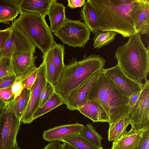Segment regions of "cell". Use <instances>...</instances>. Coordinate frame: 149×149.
Returning a JSON list of instances; mask_svg holds the SVG:
<instances>
[{
    "label": "cell",
    "instance_id": "1",
    "mask_svg": "<svg viewBox=\"0 0 149 149\" xmlns=\"http://www.w3.org/2000/svg\"><path fill=\"white\" fill-rule=\"evenodd\" d=\"M98 15L99 30L112 31L123 38L136 33L130 11L135 0H88Z\"/></svg>",
    "mask_w": 149,
    "mask_h": 149
},
{
    "label": "cell",
    "instance_id": "2",
    "mask_svg": "<svg viewBox=\"0 0 149 149\" xmlns=\"http://www.w3.org/2000/svg\"><path fill=\"white\" fill-rule=\"evenodd\" d=\"M114 58L125 74L141 84L149 71V47L144 45L139 33L130 36L128 41L117 48Z\"/></svg>",
    "mask_w": 149,
    "mask_h": 149
},
{
    "label": "cell",
    "instance_id": "3",
    "mask_svg": "<svg viewBox=\"0 0 149 149\" xmlns=\"http://www.w3.org/2000/svg\"><path fill=\"white\" fill-rule=\"evenodd\" d=\"M65 67L54 86L55 92L63 100L69 93L93 74L101 71L106 64L105 59L99 55L84 54L83 58L77 61L72 57Z\"/></svg>",
    "mask_w": 149,
    "mask_h": 149
},
{
    "label": "cell",
    "instance_id": "4",
    "mask_svg": "<svg viewBox=\"0 0 149 149\" xmlns=\"http://www.w3.org/2000/svg\"><path fill=\"white\" fill-rule=\"evenodd\" d=\"M129 99V97L123 95L103 73L91 88L86 98V100L94 101L103 108L109 117V124L127 117Z\"/></svg>",
    "mask_w": 149,
    "mask_h": 149
},
{
    "label": "cell",
    "instance_id": "5",
    "mask_svg": "<svg viewBox=\"0 0 149 149\" xmlns=\"http://www.w3.org/2000/svg\"><path fill=\"white\" fill-rule=\"evenodd\" d=\"M12 24L18 28L43 55L56 43L45 17L40 15L20 14Z\"/></svg>",
    "mask_w": 149,
    "mask_h": 149
},
{
    "label": "cell",
    "instance_id": "6",
    "mask_svg": "<svg viewBox=\"0 0 149 149\" xmlns=\"http://www.w3.org/2000/svg\"><path fill=\"white\" fill-rule=\"evenodd\" d=\"M91 31L80 20L66 19L65 22L54 34L69 46L84 48L90 39Z\"/></svg>",
    "mask_w": 149,
    "mask_h": 149
},
{
    "label": "cell",
    "instance_id": "7",
    "mask_svg": "<svg viewBox=\"0 0 149 149\" xmlns=\"http://www.w3.org/2000/svg\"><path fill=\"white\" fill-rule=\"evenodd\" d=\"M145 80L139 97L128 113L131 130L149 129V81Z\"/></svg>",
    "mask_w": 149,
    "mask_h": 149
},
{
    "label": "cell",
    "instance_id": "8",
    "mask_svg": "<svg viewBox=\"0 0 149 149\" xmlns=\"http://www.w3.org/2000/svg\"><path fill=\"white\" fill-rule=\"evenodd\" d=\"M20 123L6 104L0 116V149H12L17 143L16 137Z\"/></svg>",
    "mask_w": 149,
    "mask_h": 149
},
{
    "label": "cell",
    "instance_id": "9",
    "mask_svg": "<svg viewBox=\"0 0 149 149\" xmlns=\"http://www.w3.org/2000/svg\"><path fill=\"white\" fill-rule=\"evenodd\" d=\"M11 27V32L0 51V56L11 58L26 52L35 53L36 47L33 43L16 26L12 24Z\"/></svg>",
    "mask_w": 149,
    "mask_h": 149
},
{
    "label": "cell",
    "instance_id": "10",
    "mask_svg": "<svg viewBox=\"0 0 149 149\" xmlns=\"http://www.w3.org/2000/svg\"><path fill=\"white\" fill-rule=\"evenodd\" d=\"M104 74L110 79L120 92L130 97L141 91L143 84L136 82L126 76L117 64L115 66L102 69Z\"/></svg>",
    "mask_w": 149,
    "mask_h": 149
},
{
    "label": "cell",
    "instance_id": "11",
    "mask_svg": "<svg viewBox=\"0 0 149 149\" xmlns=\"http://www.w3.org/2000/svg\"><path fill=\"white\" fill-rule=\"evenodd\" d=\"M46 81L45 63L42 60V63L38 68L37 77L30 90L31 94L29 100L20 120L21 122L24 124H29L33 121L32 116L39 107L42 88Z\"/></svg>",
    "mask_w": 149,
    "mask_h": 149
},
{
    "label": "cell",
    "instance_id": "12",
    "mask_svg": "<svg viewBox=\"0 0 149 149\" xmlns=\"http://www.w3.org/2000/svg\"><path fill=\"white\" fill-rule=\"evenodd\" d=\"M103 73L102 70L93 74L73 90L63 100L67 108L70 110H77L78 107L86 100L90 90Z\"/></svg>",
    "mask_w": 149,
    "mask_h": 149
},
{
    "label": "cell",
    "instance_id": "13",
    "mask_svg": "<svg viewBox=\"0 0 149 149\" xmlns=\"http://www.w3.org/2000/svg\"><path fill=\"white\" fill-rule=\"evenodd\" d=\"M136 33H149V0H135L130 11Z\"/></svg>",
    "mask_w": 149,
    "mask_h": 149
},
{
    "label": "cell",
    "instance_id": "14",
    "mask_svg": "<svg viewBox=\"0 0 149 149\" xmlns=\"http://www.w3.org/2000/svg\"><path fill=\"white\" fill-rule=\"evenodd\" d=\"M31 51L24 52L11 58V64L16 81H20L37 68L35 63L36 56Z\"/></svg>",
    "mask_w": 149,
    "mask_h": 149
},
{
    "label": "cell",
    "instance_id": "15",
    "mask_svg": "<svg viewBox=\"0 0 149 149\" xmlns=\"http://www.w3.org/2000/svg\"><path fill=\"white\" fill-rule=\"evenodd\" d=\"M84 125L77 123L55 127L44 131L43 139L49 142L58 141L67 136L80 133Z\"/></svg>",
    "mask_w": 149,
    "mask_h": 149
},
{
    "label": "cell",
    "instance_id": "16",
    "mask_svg": "<svg viewBox=\"0 0 149 149\" xmlns=\"http://www.w3.org/2000/svg\"><path fill=\"white\" fill-rule=\"evenodd\" d=\"M77 110L93 123L109 122V117L103 108L99 104L92 100H86L78 107Z\"/></svg>",
    "mask_w": 149,
    "mask_h": 149
},
{
    "label": "cell",
    "instance_id": "17",
    "mask_svg": "<svg viewBox=\"0 0 149 149\" xmlns=\"http://www.w3.org/2000/svg\"><path fill=\"white\" fill-rule=\"evenodd\" d=\"M56 2V0H20V13H36L45 17L51 6Z\"/></svg>",
    "mask_w": 149,
    "mask_h": 149
},
{
    "label": "cell",
    "instance_id": "18",
    "mask_svg": "<svg viewBox=\"0 0 149 149\" xmlns=\"http://www.w3.org/2000/svg\"><path fill=\"white\" fill-rule=\"evenodd\" d=\"M127 131L120 138L113 141V149H136L139 145L144 132L146 130Z\"/></svg>",
    "mask_w": 149,
    "mask_h": 149
},
{
    "label": "cell",
    "instance_id": "19",
    "mask_svg": "<svg viewBox=\"0 0 149 149\" xmlns=\"http://www.w3.org/2000/svg\"><path fill=\"white\" fill-rule=\"evenodd\" d=\"M20 0H0V22L10 24L20 13Z\"/></svg>",
    "mask_w": 149,
    "mask_h": 149
},
{
    "label": "cell",
    "instance_id": "20",
    "mask_svg": "<svg viewBox=\"0 0 149 149\" xmlns=\"http://www.w3.org/2000/svg\"><path fill=\"white\" fill-rule=\"evenodd\" d=\"M80 20H83L84 24L93 34L99 30V17L97 12L87 0L81 8Z\"/></svg>",
    "mask_w": 149,
    "mask_h": 149
},
{
    "label": "cell",
    "instance_id": "21",
    "mask_svg": "<svg viewBox=\"0 0 149 149\" xmlns=\"http://www.w3.org/2000/svg\"><path fill=\"white\" fill-rule=\"evenodd\" d=\"M64 5L57 2L50 8L47 15L50 23V29L52 32L55 33L65 22L66 18Z\"/></svg>",
    "mask_w": 149,
    "mask_h": 149
},
{
    "label": "cell",
    "instance_id": "22",
    "mask_svg": "<svg viewBox=\"0 0 149 149\" xmlns=\"http://www.w3.org/2000/svg\"><path fill=\"white\" fill-rule=\"evenodd\" d=\"M31 90L24 87L19 95L7 104L20 120L27 106Z\"/></svg>",
    "mask_w": 149,
    "mask_h": 149
},
{
    "label": "cell",
    "instance_id": "23",
    "mask_svg": "<svg viewBox=\"0 0 149 149\" xmlns=\"http://www.w3.org/2000/svg\"><path fill=\"white\" fill-rule=\"evenodd\" d=\"M130 124L127 117L122 118L110 124L108 132V141H114L120 138L127 131V129Z\"/></svg>",
    "mask_w": 149,
    "mask_h": 149
},
{
    "label": "cell",
    "instance_id": "24",
    "mask_svg": "<svg viewBox=\"0 0 149 149\" xmlns=\"http://www.w3.org/2000/svg\"><path fill=\"white\" fill-rule=\"evenodd\" d=\"M58 141L67 143L77 149H103L90 143L80 133L69 135L60 139Z\"/></svg>",
    "mask_w": 149,
    "mask_h": 149
},
{
    "label": "cell",
    "instance_id": "25",
    "mask_svg": "<svg viewBox=\"0 0 149 149\" xmlns=\"http://www.w3.org/2000/svg\"><path fill=\"white\" fill-rule=\"evenodd\" d=\"M63 104V100L55 92L46 102L37 109L33 115V120Z\"/></svg>",
    "mask_w": 149,
    "mask_h": 149
},
{
    "label": "cell",
    "instance_id": "26",
    "mask_svg": "<svg viewBox=\"0 0 149 149\" xmlns=\"http://www.w3.org/2000/svg\"><path fill=\"white\" fill-rule=\"evenodd\" d=\"M42 58L45 63L46 80L54 86L59 79L56 66L47 52L42 55Z\"/></svg>",
    "mask_w": 149,
    "mask_h": 149
},
{
    "label": "cell",
    "instance_id": "27",
    "mask_svg": "<svg viewBox=\"0 0 149 149\" xmlns=\"http://www.w3.org/2000/svg\"><path fill=\"white\" fill-rule=\"evenodd\" d=\"M118 33L112 31H97L94 34L93 40L94 48L99 49L113 41Z\"/></svg>",
    "mask_w": 149,
    "mask_h": 149
},
{
    "label": "cell",
    "instance_id": "28",
    "mask_svg": "<svg viewBox=\"0 0 149 149\" xmlns=\"http://www.w3.org/2000/svg\"><path fill=\"white\" fill-rule=\"evenodd\" d=\"M80 134L94 146L99 148L102 147V138L91 124L88 123L84 125Z\"/></svg>",
    "mask_w": 149,
    "mask_h": 149
},
{
    "label": "cell",
    "instance_id": "29",
    "mask_svg": "<svg viewBox=\"0 0 149 149\" xmlns=\"http://www.w3.org/2000/svg\"><path fill=\"white\" fill-rule=\"evenodd\" d=\"M54 92V86L49 82L46 81L42 88L39 107L42 106L46 102Z\"/></svg>",
    "mask_w": 149,
    "mask_h": 149
},
{
    "label": "cell",
    "instance_id": "30",
    "mask_svg": "<svg viewBox=\"0 0 149 149\" xmlns=\"http://www.w3.org/2000/svg\"><path fill=\"white\" fill-rule=\"evenodd\" d=\"M14 75L11 64V58H3L0 63V79Z\"/></svg>",
    "mask_w": 149,
    "mask_h": 149
},
{
    "label": "cell",
    "instance_id": "31",
    "mask_svg": "<svg viewBox=\"0 0 149 149\" xmlns=\"http://www.w3.org/2000/svg\"><path fill=\"white\" fill-rule=\"evenodd\" d=\"M38 71V68L29 74L20 82L23 87L31 90L36 79Z\"/></svg>",
    "mask_w": 149,
    "mask_h": 149
},
{
    "label": "cell",
    "instance_id": "32",
    "mask_svg": "<svg viewBox=\"0 0 149 149\" xmlns=\"http://www.w3.org/2000/svg\"><path fill=\"white\" fill-rule=\"evenodd\" d=\"M11 87L0 90V99L6 104L14 99V95L12 91Z\"/></svg>",
    "mask_w": 149,
    "mask_h": 149
},
{
    "label": "cell",
    "instance_id": "33",
    "mask_svg": "<svg viewBox=\"0 0 149 149\" xmlns=\"http://www.w3.org/2000/svg\"><path fill=\"white\" fill-rule=\"evenodd\" d=\"M16 80L17 78L14 75L0 79V90L11 87Z\"/></svg>",
    "mask_w": 149,
    "mask_h": 149
},
{
    "label": "cell",
    "instance_id": "34",
    "mask_svg": "<svg viewBox=\"0 0 149 149\" xmlns=\"http://www.w3.org/2000/svg\"><path fill=\"white\" fill-rule=\"evenodd\" d=\"M136 149H149V129L144 132L140 142Z\"/></svg>",
    "mask_w": 149,
    "mask_h": 149
},
{
    "label": "cell",
    "instance_id": "35",
    "mask_svg": "<svg viewBox=\"0 0 149 149\" xmlns=\"http://www.w3.org/2000/svg\"><path fill=\"white\" fill-rule=\"evenodd\" d=\"M12 27L2 30L0 32V51L5 45L11 32Z\"/></svg>",
    "mask_w": 149,
    "mask_h": 149
},
{
    "label": "cell",
    "instance_id": "36",
    "mask_svg": "<svg viewBox=\"0 0 149 149\" xmlns=\"http://www.w3.org/2000/svg\"><path fill=\"white\" fill-rule=\"evenodd\" d=\"M11 88L14 99L20 95L24 88L21 82L17 81L14 83Z\"/></svg>",
    "mask_w": 149,
    "mask_h": 149
},
{
    "label": "cell",
    "instance_id": "37",
    "mask_svg": "<svg viewBox=\"0 0 149 149\" xmlns=\"http://www.w3.org/2000/svg\"><path fill=\"white\" fill-rule=\"evenodd\" d=\"M67 6L72 9L83 6L86 2L85 0H68Z\"/></svg>",
    "mask_w": 149,
    "mask_h": 149
},
{
    "label": "cell",
    "instance_id": "38",
    "mask_svg": "<svg viewBox=\"0 0 149 149\" xmlns=\"http://www.w3.org/2000/svg\"><path fill=\"white\" fill-rule=\"evenodd\" d=\"M141 91L140 92L136 93L129 97L128 103V106L129 108V110L134 106L139 97L141 93Z\"/></svg>",
    "mask_w": 149,
    "mask_h": 149
},
{
    "label": "cell",
    "instance_id": "39",
    "mask_svg": "<svg viewBox=\"0 0 149 149\" xmlns=\"http://www.w3.org/2000/svg\"><path fill=\"white\" fill-rule=\"evenodd\" d=\"M58 141L50 142L42 149H62V144Z\"/></svg>",
    "mask_w": 149,
    "mask_h": 149
},
{
    "label": "cell",
    "instance_id": "40",
    "mask_svg": "<svg viewBox=\"0 0 149 149\" xmlns=\"http://www.w3.org/2000/svg\"><path fill=\"white\" fill-rule=\"evenodd\" d=\"M62 149H77L71 146L66 143H63L62 144Z\"/></svg>",
    "mask_w": 149,
    "mask_h": 149
},
{
    "label": "cell",
    "instance_id": "41",
    "mask_svg": "<svg viewBox=\"0 0 149 149\" xmlns=\"http://www.w3.org/2000/svg\"><path fill=\"white\" fill-rule=\"evenodd\" d=\"M6 104L4 102L0 99V116Z\"/></svg>",
    "mask_w": 149,
    "mask_h": 149
},
{
    "label": "cell",
    "instance_id": "42",
    "mask_svg": "<svg viewBox=\"0 0 149 149\" xmlns=\"http://www.w3.org/2000/svg\"><path fill=\"white\" fill-rule=\"evenodd\" d=\"M12 149H22L18 147L17 144V143L16 145Z\"/></svg>",
    "mask_w": 149,
    "mask_h": 149
},
{
    "label": "cell",
    "instance_id": "43",
    "mask_svg": "<svg viewBox=\"0 0 149 149\" xmlns=\"http://www.w3.org/2000/svg\"><path fill=\"white\" fill-rule=\"evenodd\" d=\"M2 58H3V57H2L1 56H0V63L1 62Z\"/></svg>",
    "mask_w": 149,
    "mask_h": 149
},
{
    "label": "cell",
    "instance_id": "44",
    "mask_svg": "<svg viewBox=\"0 0 149 149\" xmlns=\"http://www.w3.org/2000/svg\"><path fill=\"white\" fill-rule=\"evenodd\" d=\"M2 30H0V32H1L2 31Z\"/></svg>",
    "mask_w": 149,
    "mask_h": 149
},
{
    "label": "cell",
    "instance_id": "45",
    "mask_svg": "<svg viewBox=\"0 0 149 149\" xmlns=\"http://www.w3.org/2000/svg\"><path fill=\"white\" fill-rule=\"evenodd\" d=\"M111 149H112V148H111Z\"/></svg>",
    "mask_w": 149,
    "mask_h": 149
}]
</instances>
